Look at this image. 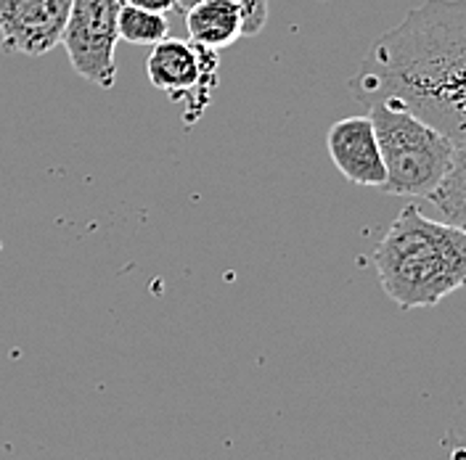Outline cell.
Returning <instances> with one entry per match:
<instances>
[{
    "mask_svg": "<svg viewBox=\"0 0 466 460\" xmlns=\"http://www.w3.org/2000/svg\"><path fill=\"white\" fill-rule=\"evenodd\" d=\"M369 116L374 122L387 170L381 191L392 196L427 199L448 170L456 144L410 109L390 101L371 104Z\"/></svg>",
    "mask_w": 466,
    "mask_h": 460,
    "instance_id": "cell-3",
    "label": "cell"
},
{
    "mask_svg": "<svg viewBox=\"0 0 466 460\" xmlns=\"http://www.w3.org/2000/svg\"><path fill=\"white\" fill-rule=\"evenodd\" d=\"M127 5H138L146 11H157V14H177L180 11V0H122Z\"/></svg>",
    "mask_w": 466,
    "mask_h": 460,
    "instance_id": "cell-12",
    "label": "cell"
},
{
    "mask_svg": "<svg viewBox=\"0 0 466 460\" xmlns=\"http://www.w3.org/2000/svg\"><path fill=\"white\" fill-rule=\"evenodd\" d=\"M384 294L400 310L435 307L466 288V230L406 204L374 249Z\"/></svg>",
    "mask_w": 466,
    "mask_h": 460,
    "instance_id": "cell-2",
    "label": "cell"
},
{
    "mask_svg": "<svg viewBox=\"0 0 466 460\" xmlns=\"http://www.w3.org/2000/svg\"><path fill=\"white\" fill-rule=\"evenodd\" d=\"M199 0H180V14H186V8H191ZM241 11H244V37H255L260 35L268 25V0H238Z\"/></svg>",
    "mask_w": 466,
    "mask_h": 460,
    "instance_id": "cell-11",
    "label": "cell"
},
{
    "mask_svg": "<svg viewBox=\"0 0 466 460\" xmlns=\"http://www.w3.org/2000/svg\"><path fill=\"white\" fill-rule=\"evenodd\" d=\"M326 148L334 167L350 183L363 188H381L387 180L371 116H345L326 133Z\"/></svg>",
    "mask_w": 466,
    "mask_h": 460,
    "instance_id": "cell-7",
    "label": "cell"
},
{
    "mask_svg": "<svg viewBox=\"0 0 466 460\" xmlns=\"http://www.w3.org/2000/svg\"><path fill=\"white\" fill-rule=\"evenodd\" d=\"M116 29H119V40H127L133 45H148V48L170 37V22L165 14L146 11L127 3H119Z\"/></svg>",
    "mask_w": 466,
    "mask_h": 460,
    "instance_id": "cell-10",
    "label": "cell"
},
{
    "mask_svg": "<svg viewBox=\"0 0 466 460\" xmlns=\"http://www.w3.org/2000/svg\"><path fill=\"white\" fill-rule=\"evenodd\" d=\"M427 199L445 223L466 230V141L456 144L448 170Z\"/></svg>",
    "mask_w": 466,
    "mask_h": 460,
    "instance_id": "cell-9",
    "label": "cell"
},
{
    "mask_svg": "<svg viewBox=\"0 0 466 460\" xmlns=\"http://www.w3.org/2000/svg\"><path fill=\"white\" fill-rule=\"evenodd\" d=\"M119 3L122 0H72V11L61 37L72 69L86 83L101 90H112L116 83Z\"/></svg>",
    "mask_w": 466,
    "mask_h": 460,
    "instance_id": "cell-5",
    "label": "cell"
},
{
    "mask_svg": "<svg viewBox=\"0 0 466 460\" xmlns=\"http://www.w3.org/2000/svg\"><path fill=\"white\" fill-rule=\"evenodd\" d=\"M188 40L223 51L244 37V11L238 0H199L186 8Z\"/></svg>",
    "mask_w": 466,
    "mask_h": 460,
    "instance_id": "cell-8",
    "label": "cell"
},
{
    "mask_svg": "<svg viewBox=\"0 0 466 460\" xmlns=\"http://www.w3.org/2000/svg\"><path fill=\"white\" fill-rule=\"evenodd\" d=\"M72 0H0V48L46 56L64 37Z\"/></svg>",
    "mask_w": 466,
    "mask_h": 460,
    "instance_id": "cell-6",
    "label": "cell"
},
{
    "mask_svg": "<svg viewBox=\"0 0 466 460\" xmlns=\"http://www.w3.org/2000/svg\"><path fill=\"white\" fill-rule=\"evenodd\" d=\"M350 93L406 106L453 144L466 141V0H424L374 40Z\"/></svg>",
    "mask_w": 466,
    "mask_h": 460,
    "instance_id": "cell-1",
    "label": "cell"
},
{
    "mask_svg": "<svg viewBox=\"0 0 466 460\" xmlns=\"http://www.w3.org/2000/svg\"><path fill=\"white\" fill-rule=\"evenodd\" d=\"M148 83L183 112V125H197L220 85V51L194 40L167 37L146 58Z\"/></svg>",
    "mask_w": 466,
    "mask_h": 460,
    "instance_id": "cell-4",
    "label": "cell"
}]
</instances>
